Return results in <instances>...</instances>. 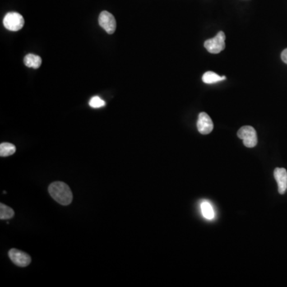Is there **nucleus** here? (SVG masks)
I'll list each match as a JSON object with an SVG mask.
<instances>
[{"label": "nucleus", "instance_id": "obj_1", "mask_svg": "<svg viewBox=\"0 0 287 287\" xmlns=\"http://www.w3.org/2000/svg\"><path fill=\"white\" fill-rule=\"evenodd\" d=\"M49 193L53 200L64 206L72 202L73 193L70 187L61 181H56L49 186Z\"/></svg>", "mask_w": 287, "mask_h": 287}, {"label": "nucleus", "instance_id": "obj_2", "mask_svg": "<svg viewBox=\"0 0 287 287\" xmlns=\"http://www.w3.org/2000/svg\"><path fill=\"white\" fill-rule=\"evenodd\" d=\"M226 36L224 32L219 31L216 36L205 41L204 47L210 53H219L225 49Z\"/></svg>", "mask_w": 287, "mask_h": 287}, {"label": "nucleus", "instance_id": "obj_3", "mask_svg": "<svg viewBox=\"0 0 287 287\" xmlns=\"http://www.w3.org/2000/svg\"><path fill=\"white\" fill-rule=\"evenodd\" d=\"M238 138L243 140V144L247 148H254L258 144L257 132L252 126H246L238 130Z\"/></svg>", "mask_w": 287, "mask_h": 287}, {"label": "nucleus", "instance_id": "obj_4", "mask_svg": "<svg viewBox=\"0 0 287 287\" xmlns=\"http://www.w3.org/2000/svg\"><path fill=\"white\" fill-rule=\"evenodd\" d=\"M3 26L11 31H18L24 27V19L19 13L9 12L3 18Z\"/></svg>", "mask_w": 287, "mask_h": 287}, {"label": "nucleus", "instance_id": "obj_5", "mask_svg": "<svg viewBox=\"0 0 287 287\" xmlns=\"http://www.w3.org/2000/svg\"><path fill=\"white\" fill-rule=\"evenodd\" d=\"M99 25L104 29L108 34H112L116 30V20L114 16L108 11H102L98 18Z\"/></svg>", "mask_w": 287, "mask_h": 287}, {"label": "nucleus", "instance_id": "obj_6", "mask_svg": "<svg viewBox=\"0 0 287 287\" xmlns=\"http://www.w3.org/2000/svg\"><path fill=\"white\" fill-rule=\"evenodd\" d=\"M8 255L13 263L18 266L25 267V266H27L31 261L30 255L17 249H11L9 251Z\"/></svg>", "mask_w": 287, "mask_h": 287}, {"label": "nucleus", "instance_id": "obj_7", "mask_svg": "<svg viewBox=\"0 0 287 287\" xmlns=\"http://www.w3.org/2000/svg\"><path fill=\"white\" fill-rule=\"evenodd\" d=\"M214 128L212 121L209 114L202 112L199 114L197 121L198 131L203 135H207L211 132Z\"/></svg>", "mask_w": 287, "mask_h": 287}, {"label": "nucleus", "instance_id": "obj_8", "mask_svg": "<svg viewBox=\"0 0 287 287\" xmlns=\"http://www.w3.org/2000/svg\"><path fill=\"white\" fill-rule=\"evenodd\" d=\"M274 177L278 183L279 192L281 195L285 194L287 190V172L285 168H276L274 169Z\"/></svg>", "mask_w": 287, "mask_h": 287}, {"label": "nucleus", "instance_id": "obj_9", "mask_svg": "<svg viewBox=\"0 0 287 287\" xmlns=\"http://www.w3.org/2000/svg\"><path fill=\"white\" fill-rule=\"evenodd\" d=\"M24 64L30 68L38 69L42 65V58L38 55L29 53L24 57Z\"/></svg>", "mask_w": 287, "mask_h": 287}, {"label": "nucleus", "instance_id": "obj_10", "mask_svg": "<svg viewBox=\"0 0 287 287\" xmlns=\"http://www.w3.org/2000/svg\"><path fill=\"white\" fill-rule=\"evenodd\" d=\"M203 81L205 84H214V83L219 82V81H223L225 80V76H219L217 75L216 73L212 72V71H207L204 73L203 75Z\"/></svg>", "mask_w": 287, "mask_h": 287}, {"label": "nucleus", "instance_id": "obj_11", "mask_svg": "<svg viewBox=\"0 0 287 287\" xmlns=\"http://www.w3.org/2000/svg\"><path fill=\"white\" fill-rule=\"evenodd\" d=\"M16 151V147L11 143H2L0 145V157H6L14 154Z\"/></svg>", "mask_w": 287, "mask_h": 287}, {"label": "nucleus", "instance_id": "obj_12", "mask_svg": "<svg viewBox=\"0 0 287 287\" xmlns=\"http://www.w3.org/2000/svg\"><path fill=\"white\" fill-rule=\"evenodd\" d=\"M14 215H15V211L11 208L3 204H0V219L2 220L10 219Z\"/></svg>", "mask_w": 287, "mask_h": 287}, {"label": "nucleus", "instance_id": "obj_13", "mask_svg": "<svg viewBox=\"0 0 287 287\" xmlns=\"http://www.w3.org/2000/svg\"><path fill=\"white\" fill-rule=\"evenodd\" d=\"M201 211H202L204 218H206L207 219H212L215 217V213L213 210L212 207L206 201L201 204Z\"/></svg>", "mask_w": 287, "mask_h": 287}, {"label": "nucleus", "instance_id": "obj_14", "mask_svg": "<svg viewBox=\"0 0 287 287\" xmlns=\"http://www.w3.org/2000/svg\"><path fill=\"white\" fill-rule=\"evenodd\" d=\"M89 106L94 108H102L105 105V102L102 100V98H99L98 96L93 97V98L89 101Z\"/></svg>", "mask_w": 287, "mask_h": 287}, {"label": "nucleus", "instance_id": "obj_15", "mask_svg": "<svg viewBox=\"0 0 287 287\" xmlns=\"http://www.w3.org/2000/svg\"><path fill=\"white\" fill-rule=\"evenodd\" d=\"M281 58L283 60V62H285L286 64H287V48L282 52Z\"/></svg>", "mask_w": 287, "mask_h": 287}]
</instances>
